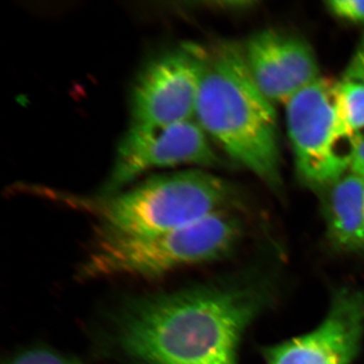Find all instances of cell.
Listing matches in <instances>:
<instances>
[{
  "label": "cell",
  "mask_w": 364,
  "mask_h": 364,
  "mask_svg": "<svg viewBox=\"0 0 364 364\" xmlns=\"http://www.w3.org/2000/svg\"><path fill=\"white\" fill-rule=\"evenodd\" d=\"M364 338V287L333 291L329 310L312 331L263 349L267 364H351Z\"/></svg>",
  "instance_id": "ba28073f"
},
{
  "label": "cell",
  "mask_w": 364,
  "mask_h": 364,
  "mask_svg": "<svg viewBox=\"0 0 364 364\" xmlns=\"http://www.w3.org/2000/svg\"><path fill=\"white\" fill-rule=\"evenodd\" d=\"M326 9L335 18L350 23H364V0H330Z\"/></svg>",
  "instance_id": "4fadbf2b"
},
{
  "label": "cell",
  "mask_w": 364,
  "mask_h": 364,
  "mask_svg": "<svg viewBox=\"0 0 364 364\" xmlns=\"http://www.w3.org/2000/svg\"><path fill=\"white\" fill-rule=\"evenodd\" d=\"M267 277L244 275L134 299L114 338L136 364H237L242 337L273 299Z\"/></svg>",
  "instance_id": "6da1fadb"
},
{
  "label": "cell",
  "mask_w": 364,
  "mask_h": 364,
  "mask_svg": "<svg viewBox=\"0 0 364 364\" xmlns=\"http://www.w3.org/2000/svg\"><path fill=\"white\" fill-rule=\"evenodd\" d=\"M336 85L322 76L284 105L296 173L318 193L350 171L360 135L351 133L340 119Z\"/></svg>",
  "instance_id": "5b68a950"
},
{
  "label": "cell",
  "mask_w": 364,
  "mask_h": 364,
  "mask_svg": "<svg viewBox=\"0 0 364 364\" xmlns=\"http://www.w3.org/2000/svg\"><path fill=\"white\" fill-rule=\"evenodd\" d=\"M95 215L98 229L124 236H152L231 210L236 193L221 177L202 169L160 174L97 198L69 200Z\"/></svg>",
  "instance_id": "3957f363"
},
{
  "label": "cell",
  "mask_w": 364,
  "mask_h": 364,
  "mask_svg": "<svg viewBox=\"0 0 364 364\" xmlns=\"http://www.w3.org/2000/svg\"><path fill=\"white\" fill-rule=\"evenodd\" d=\"M321 196L327 238L335 250L364 251V178L348 171Z\"/></svg>",
  "instance_id": "30bf717a"
},
{
  "label": "cell",
  "mask_w": 364,
  "mask_h": 364,
  "mask_svg": "<svg viewBox=\"0 0 364 364\" xmlns=\"http://www.w3.org/2000/svg\"><path fill=\"white\" fill-rule=\"evenodd\" d=\"M222 164L212 140L195 119L162 126L131 124L117 145L102 196L129 188L151 170L182 165L214 168Z\"/></svg>",
  "instance_id": "8992f818"
},
{
  "label": "cell",
  "mask_w": 364,
  "mask_h": 364,
  "mask_svg": "<svg viewBox=\"0 0 364 364\" xmlns=\"http://www.w3.org/2000/svg\"><path fill=\"white\" fill-rule=\"evenodd\" d=\"M242 51L254 83L274 105H286L322 77L312 46L294 33L260 31L248 38Z\"/></svg>",
  "instance_id": "9c48e42d"
},
{
  "label": "cell",
  "mask_w": 364,
  "mask_h": 364,
  "mask_svg": "<svg viewBox=\"0 0 364 364\" xmlns=\"http://www.w3.org/2000/svg\"><path fill=\"white\" fill-rule=\"evenodd\" d=\"M243 225L233 210H219L178 229L152 236H124L97 229L81 279L158 277L178 268L220 259L240 242Z\"/></svg>",
  "instance_id": "277c9868"
},
{
  "label": "cell",
  "mask_w": 364,
  "mask_h": 364,
  "mask_svg": "<svg viewBox=\"0 0 364 364\" xmlns=\"http://www.w3.org/2000/svg\"><path fill=\"white\" fill-rule=\"evenodd\" d=\"M7 364H81L77 359L46 348L21 352Z\"/></svg>",
  "instance_id": "7c38bea8"
},
{
  "label": "cell",
  "mask_w": 364,
  "mask_h": 364,
  "mask_svg": "<svg viewBox=\"0 0 364 364\" xmlns=\"http://www.w3.org/2000/svg\"><path fill=\"white\" fill-rule=\"evenodd\" d=\"M350 171L364 178V132L360 133L354 151Z\"/></svg>",
  "instance_id": "9a60e30c"
},
{
  "label": "cell",
  "mask_w": 364,
  "mask_h": 364,
  "mask_svg": "<svg viewBox=\"0 0 364 364\" xmlns=\"http://www.w3.org/2000/svg\"><path fill=\"white\" fill-rule=\"evenodd\" d=\"M195 119L234 162L282 193L277 112L251 78L242 46L224 41L208 49Z\"/></svg>",
  "instance_id": "7a4b0ae2"
},
{
  "label": "cell",
  "mask_w": 364,
  "mask_h": 364,
  "mask_svg": "<svg viewBox=\"0 0 364 364\" xmlns=\"http://www.w3.org/2000/svg\"><path fill=\"white\" fill-rule=\"evenodd\" d=\"M343 78L364 83V33L352 54Z\"/></svg>",
  "instance_id": "5bb4252c"
},
{
  "label": "cell",
  "mask_w": 364,
  "mask_h": 364,
  "mask_svg": "<svg viewBox=\"0 0 364 364\" xmlns=\"http://www.w3.org/2000/svg\"><path fill=\"white\" fill-rule=\"evenodd\" d=\"M336 107L340 119L353 134L364 130V83L342 79L336 85Z\"/></svg>",
  "instance_id": "8fae6325"
},
{
  "label": "cell",
  "mask_w": 364,
  "mask_h": 364,
  "mask_svg": "<svg viewBox=\"0 0 364 364\" xmlns=\"http://www.w3.org/2000/svg\"><path fill=\"white\" fill-rule=\"evenodd\" d=\"M208 49L184 42L151 60L136 76L131 124L162 126L195 119Z\"/></svg>",
  "instance_id": "52a82bcc"
}]
</instances>
